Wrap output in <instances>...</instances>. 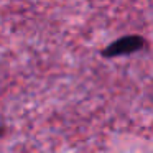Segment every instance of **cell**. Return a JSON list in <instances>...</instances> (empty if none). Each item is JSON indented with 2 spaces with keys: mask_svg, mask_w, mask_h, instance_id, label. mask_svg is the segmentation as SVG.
<instances>
[{
  "mask_svg": "<svg viewBox=\"0 0 153 153\" xmlns=\"http://www.w3.org/2000/svg\"><path fill=\"white\" fill-rule=\"evenodd\" d=\"M148 41L142 35H125L112 43H109L105 48L100 50V56L104 59H114V58H122V56H132L135 53L146 50Z\"/></svg>",
  "mask_w": 153,
  "mask_h": 153,
  "instance_id": "cell-1",
  "label": "cell"
},
{
  "mask_svg": "<svg viewBox=\"0 0 153 153\" xmlns=\"http://www.w3.org/2000/svg\"><path fill=\"white\" fill-rule=\"evenodd\" d=\"M5 133H7V127H5V123L0 120V138H2V137H5Z\"/></svg>",
  "mask_w": 153,
  "mask_h": 153,
  "instance_id": "cell-2",
  "label": "cell"
}]
</instances>
